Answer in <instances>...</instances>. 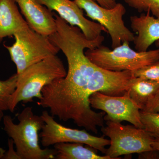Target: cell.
Listing matches in <instances>:
<instances>
[{
	"mask_svg": "<svg viewBox=\"0 0 159 159\" xmlns=\"http://www.w3.org/2000/svg\"><path fill=\"white\" fill-rule=\"evenodd\" d=\"M80 9L85 11L86 16L96 21L107 30L111 39L113 49L125 41L133 42L134 34L126 27L123 17L126 9L122 4L116 3L111 8H106L94 0H74Z\"/></svg>",
	"mask_w": 159,
	"mask_h": 159,
	"instance_id": "obj_7",
	"label": "cell"
},
{
	"mask_svg": "<svg viewBox=\"0 0 159 159\" xmlns=\"http://www.w3.org/2000/svg\"><path fill=\"white\" fill-rule=\"evenodd\" d=\"M40 116L44 122L39 135L43 147L47 148L61 142H77L93 147L105 154L106 146L110 144V140L91 135L85 129L79 130L63 126L56 122L48 111H43Z\"/></svg>",
	"mask_w": 159,
	"mask_h": 159,
	"instance_id": "obj_8",
	"label": "cell"
},
{
	"mask_svg": "<svg viewBox=\"0 0 159 159\" xmlns=\"http://www.w3.org/2000/svg\"><path fill=\"white\" fill-rule=\"evenodd\" d=\"M13 36L15 42L13 45L4 46L16 66L17 74L34 64L57 55L60 51L49 36L38 33L29 26L18 31Z\"/></svg>",
	"mask_w": 159,
	"mask_h": 159,
	"instance_id": "obj_5",
	"label": "cell"
},
{
	"mask_svg": "<svg viewBox=\"0 0 159 159\" xmlns=\"http://www.w3.org/2000/svg\"><path fill=\"white\" fill-rule=\"evenodd\" d=\"M18 124L10 116L3 118L4 129L15 145L20 159H55V149H43L39 144V132L44 122L41 116L33 112L31 107L24 109L17 116Z\"/></svg>",
	"mask_w": 159,
	"mask_h": 159,
	"instance_id": "obj_2",
	"label": "cell"
},
{
	"mask_svg": "<svg viewBox=\"0 0 159 159\" xmlns=\"http://www.w3.org/2000/svg\"><path fill=\"white\" fill-rule=\"evenodd\" d=\"M100 6L106 8H111L116 4L114 0H94Z\"/></svg>",
	"mask_w": 159,
	"mask_h": 159,
	"instance_id": "obj_23",
	"label": "cell"
},
{
	"mask_svg": "<svg viewBox=\"0 0 159 159\" xmlns=\"http://www.w3.org/2000/svg\"><path fill=\"white\" fill-rule=\"evenodd\" d=\"M152 147L154 149L159 151V137L155 138L152 144Z\"/></svg>",
	"mask_w": 159,
	"mask_h": 159,
	"instance_id": "obj_24",
	"label": "cell"
},
{
	"mask_svg": "<svg viewBox=\"0 0 159 159\" xmlns=\"http://www.w3.org/2000/svg\"><path fill=\"white\" fill-rule=\"evenodd\" d=\"M128 91L130 98L143 111L159 94V83L134 77L131 80Z\"/></svg>",
	"mask_w": 159,
	"mask_h": 159,
	"instance_id": "obj_14",
	"label": "cell"
},
{
	"mask_svg": "<svg viewBox=\"0 0 159 159\" xmlns=\"http://www.w3.org/2000/svg\"><path fill=\"white\" fill-rule=\"evenodd\" d=\"M17 78L16 73L6 80H0V111L9 110L10 99L16 89Z\"/></svg>",
	"mask_w": 159,
	"mask_h": 159,
	"instance_id": "obj_16",
	"label": "cell"
},
{
	"mask_svg": "<svg viewBox=\"0 0 159 159\" xmlns=\"http://www.w3.org/2000/svg\"><path fill=\"white\" fill-rule=\"evenodd\" d=\"M156 45L157 47H159V40H158L156 42Z\"/></svg>",
	"mask_w": 159,
	"mask_h": 159,
	"instance_id": "obj_26",
	"label": "cell"
},
{
	"mask_svg": "<svg viewBox=\"0 0 159 159\" xmlns=\"http://www.w3.org/2000/svg\"><path fill=\"white\" fill-rule=\"evenodd\" d=\"M77 142H61L54 145L57 159H111L107 155L98 154V150L93 147L84 146Z\"/></svg>",
	"mask_w": 159,
	"mask_h": 159,
	"instance_id": "obj_15",
	"label": "cell"
},
{
	"mask_svg": "<svg viewBox=\"0 0 159 159\" xmlns=\"http://www.w3.org/2000/svg\"><path fill=\"white\" fill-rule=\"evenodd\" d=\"M156 97H159V94H158L157 96Z\"/></svg>",
	"mask_w": 159,
	"mask_h": 159,
	"instance_id": "obj_27",
	"label": "cell"
},
{
	"mask_svg": "<svg viewBox=\"0 0 159 159\" xmlns=\"http://www.w3.org/2000/svg\"><path fill=\"white\" fill-rule=\"evenodd\" d=\"M134 76L159 83V60L149 65L133 71Z\"/></svg>",
	"mask_w": 159,
	"mask_h": 159,
	"instance_id": "obj_19",
	"label": "cell"
},
{
	"mask_svg": "<svg viewBox=\"0 0 159 159\" xmlns=\"http://www.w3.org/2000/svg\"><path fill=\"white\" fill-rule=\"evenodd\" d=\"M130 22L133 31L138 34L133 41L136 51H147L159 40V19L150 16V12L130 16Z\"/></svg>",
	"mask_w": 159,
	"mask_h": 159,
	"instance_id": "obj_12",
	"label": "cell"
},
{
	"mask_svg": "<svg viewBox=\"0 0 159 159\" xmlns=\"http://www.w3.org/2000/svg\"><path fill=\"white\" fill-rule=\"evenodd\" d=\"M14 145L12 139H10L9 140V150L8 152L6 153L4 156H3V159H20L16 151H14L13 150V146Z\"/></svg>",
	"mask_w": 159,
	"mask_h": 159,
	"instance_id": "obj_22",
	"label": "cell"
},
{
	"mask_svg": "<svg viewBox=\"0 0 159 159\" xmlns=\"http://www.w3.org/2000/svg\"><path fill=\"white\" fill-rule=\"evenodd\" d=\"M129 6L139 12H149L159 19V0H124Z\"/></svg>",
	"mask_w": 159,
	"mask_h": 159,
	"instance_id": "obj_17",
	"label": "cell"
},
{
	"mask_svg": "<svg viewBox=\"0 0 159 159\" xmlns=\"http://www.w3.org/2000/svg\"><path fill=\"white\" fill-rule=\"evenodd\" d=\"M89 102L91 107L107 114L105 119L119 122L127 121L138 128L144 129L141 121V110L129 97L128 91L119 97L95 92L90 96Z\"/></svg>",
	"mask_w": 159,
	"mask_h": 159,
	"instance_id": "obj_9",
	"label": "cell"
},
{
	"mask_svg": "<svg viewBox=\"0 0 159 159\" xmlns=\"http://www.w3.org/2000/svg\"><path fill=\"white\" fill-rule=\"evenodd\" d=\"M93 76L80 66H69L65 77L44 87L38 105L49 109L51 116L61 121L73 120L79 127L97 134V127L104 126L105 112H96L91 109L88 85Z\"/></svg>",
	"mask_w": 159,
	"mask_h": 159,
	"instance_id": "obj_1",
	"label": "cell"
},
{
	"mask_svg": "<svg viewBox=\"0 0 159 159\" xmlns=\"http://www.w3.org/2000/svg\"><path fill=\"white\" fill-rule=\"evenodd\" d=\"M66 74L63 63L57 55L28 67L17 74V85L10 99L9 110L13 112L20 102H32L34 98L40 99L44 87L55 79L65 77Z\"/></svg>",
	"mask_w": 159,
	"mask_h": 159,
	"instance_id": "obj_3",
	"label": "cell"
},
{
	"mask_svg": "<svg viewBox=\"0 0 159 159\" xmlns=\"http://www.w3.org/2000/svg\"><path fill=\"white\" fill-rule=\"evenodd\" d=\"M140 116L144 129L155 138L159 137V112L141 110Z\"/></svg>",
	"mask_w": 159,
	"mask_h": 159,
	"instance_id": "obj_18",
	"label": "cell"
},
{
	"mask_svg": "<svg viewBox=\"0 0 159 159\" xmlns=\"http://www.w3.org/2000/svg\"><path fill=\"white\" fill-rule=\"evenodd\" d=\"M29 27L46 36L54 34L56 24L53 12L39 0H15Z\"/></svg>",
	"mask_w": 159,
	"mask_h": 159,
	"instance_id": "obj_11",
	"label": "cell"
},
{
	"mask_svg": "<svg viewBox=\"0 0 159 159\" xmlns=\"http://www.w3.org/2000/svg\"><path fill=\"white\" fill-rule=\"evenodd\" d=\"M15 0H0V43L5 38L29 27Z\"/></svg>",
	"mask_w": 159,
	"mask_h": 159,
	"instance_id": "obj_13",
	"label": "cell"
},
{
	"mask_svg": "<svg viewBox=\"0 0 159 159\" xmlns=\"http://www.w3.org/2000/svg\"><path fill=\"white\" fill-rule=\"evenodd\" d=\"M4 116V112L3 111H0V122L3 120V117Z\"/></svg>",
	"mask_w": 159,
	"mask_h": 159,
	"instance_id": "obj_25",
	"label": "cell"
},
{
	"mask_svg": "<svg viewBox=\"0 0 159 159\" xmlns=\"http://www.w3.org/2000/svg\"><path fill=\"white\" fill-rule=\"evenodd\" d=\"M104 119L107 125L102 127L101 131L110 140V147L107 148L105 155L111 159H120L121 156L153 149L152 144L155 137L144 129Z\"/></svg>",
	"mask_w": 159,
	"mask_h": 159,
	"instance_id": "obj_6",
	"label": "cell"
},
{
	"mask_svg": "<svg viewBox=\"0 0 159 159\" xmlns=\"http://www.w3.org/2000/svg\"><path fill=\"white\" fill-rule=\"evenodd\" d=\"M125 41L112 50L101 46L84 52L91 62L101 68L113 72L134 71L159 60V48L146 51H134Z\"/></svg>",
	"mask_w": 159,
	"mask_h": 159,
	"instance_id": "obj_4",
	"label": "cell"
},
{
	"mask_svg": "<svg viewBox=\"0 0 159 159\" xmlns=\"http://www.w3.org/2000/svg\"><path fill=\"white\" fill-rule=\"evenodd\" d=\"M139 159H159V151L153 149L140 152L139 153Z\"/></svg>",
	"mask_w": 159,
	"mask_h": 159,
	"instance_id": "obj_20",
	"label": "cell"
},
{
	"mask_svg": "<svg viewBox=\"0 0 159 159\" xmlns=\"http://www.w3.org/2000/svg\"><path fill=\"white\" fill-rule=\"evenodd\" d=\"M143 111L159 112V97H156L148 103Z\"/></svg>",
	"mask_w": 159,
	"mask_h": 159,
	"instance_id": "obj_21",
	"label": "cell"
},
{
	"mask_svg": "<svg viewBox=\"0 0 159 159\" xmlns=\"http://www.w3.org/2000/svg\"><path fill=\"white\" fill-rule=\"evenodd\" d=\"M50 11H55L63 20L71 26L78 27L85 37L93 40L107 30L99 23L84 17L83 10L74 1L70 0H39Z\"/></svg>",
	"mask_w": 159,
	"mask_h": 159,
	"instance_id": "obj_10",
	"label": "cell"
},
{
	"mask_svg": "<svg viewBox=\"0 0 159 159\" xmlns=\"http://www.w3.org/2000/svg\"><path fill=\"white\" fill-rule=\"evenodd\" d=\"M114 1H116V0H114Z\"/></svg>",
	"mask_w": 159,
	"mask_h": 159,
	"instance_id": "obj_28",
	"label": "cell"
}]
</instances>
